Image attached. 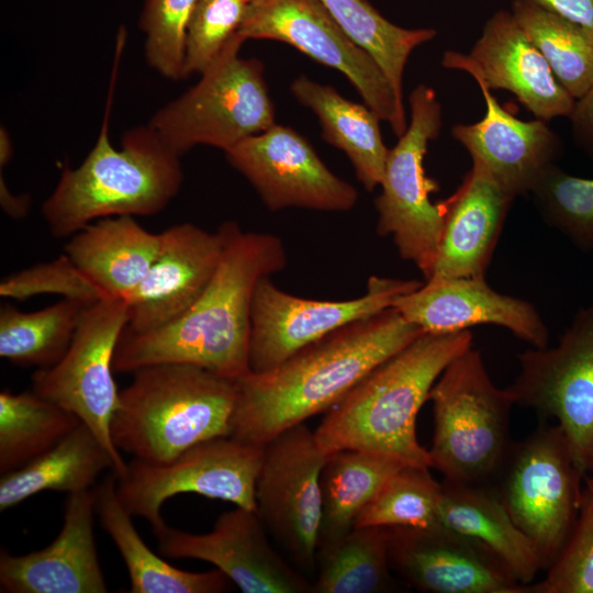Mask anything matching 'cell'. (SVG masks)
Wrapping results in <instances>:
<instances>
[{
	"label": "cell",
	"mask_w": 593,
	"mask_h": 593,
	"mask_svg": "<svg viewBox=\"0 0 593 593\" xmlns=\"http://www.w3.org/2000/svg\"><path fill=\"white\" fill-rule=\"evenodd\" d=\"M423 333L391 306L332 332L268 371L248 373L236 381L230 436L265 445L327 412Z\"/></svg>",
	"instance_id": "obj_1"
},
{
	"label": "cell",
	"mask_w": 593,
	"mask_h": 593,
	"mask_svg": "<svg viewBox=\"0 0 593 593\" xmlns=\"http://www.w3.org/2000/svg\"><path fill=\"white\" fill-rule=\"evenodd\" d=\"M287 266L282 240L269 233L244 232L230 221L227 242L210 283L172 322L145 333L122 332L114 372L157 363H187L238 381L248 373L250 309L262 277Z\"/></svg>",
	"instance_id": "obj_2"
},
{
	"label": "cell",
	"mask_w": 593,
	"mask_h": 593,
	"mask_svg": "<svg viewBox=\"0 0 593 593\" xmlns=\"http://www.w3.org/2000/svg\"><path fill=\"white\" fill-rule=\"evenodd\" d=\"M472 339L468 329L421 334L326 412L314 430L317 447L325 455L359 449L432 468L416 418L441 372Z\"/></svg>",
	"instance_id": "obj_3"
},
{
	"label": "cell",
	"mask_w": 593,
	"mask_h": 593,
	"mask_svg": "<svg viewBox=\"0 0 593 593\" xmlns=\"http://www.w3.org/2000/svg\"><path fill=\"white\" fill-rule=\"evenodd\" d=\"M122 48H116L109 99L94 146L76 168H65L42 204L56 238L70 237L88 224L120 215H153L178 194L183 182L180 156L147 124L128 130L116 149L109 137L113 88Z\"/></svg>",
	"instance_id": "obj_4"
},
{
	"label": "cell",
	"mask_w": 593,
	"mask_h": 593,
	"mask_svg": "<svg viewBox=\"0 0 593 593\" xmlns=\"http://www.w3.org/2000/svg\"><path fill=\"white\" fill-rule=\"evenodd\" d=\"M132 373L110 425L120 451L165 463L199 443L230 435L236 381L187 363L150 365Z\"/></svg>",
	"instance_id": "obj_5"
},
{
	"label": "cell",
	"mask_w": 593,
	"mask_h": 593,
	"mask_svg": "<svg viewBox=\"0 0 593 593\" xmlns=\"http://www.w3.org/2000/svg\"><path fill=\"white\" fill-rule=\"evenodd\" d=\"M434 434L432 468L444 480L492 484L513 443L507 388L492 381L473 347L455 358L430 390Z\"/></svg>",
	"instance_id": "obj_6"
},
{
	"label": "cell",
	"mask_w": 593,
	"mask_h": 593,
	"mask_svg": "<svg viewBox=\"0 0 593 593\" xmlns=\"http://www.w3.org/2000/svg\"><path fill=\"white\" fill-rule=\"evenodd\" d=\"M244 42L236 33L197 85L150 119L148 125L178 156L198 145L226 152L276 124L264 65L239 56Z\"/></svg>",
	"instance_id": "obj_7"
},
{
	"label": "cell",
	"mask_w": 593,
	"mask_h": 593,
	"mask_svg": "<svg viewBox=\"0 0 593 593\" xmlns=\"http://www.w3.org/2000/svg\"><path fill=\"white\" fill-rule=\"evenodd\" d=\"M583 477L562 427L540 423L526 438L512 443L491 484L545 571L572 534Z\"/></svg>",
	"instance_id": "obj_8"
},
{
	"label": "cell",
	"mask_w": 593,
	"mask_h": 593,
	"mask_svg": "<svg viewBox=\"0 0 593 593\" xmlns=\"http://www.w3.org/2000/svg\"><path fill=\"white\" fill-rule=\"evenodd\" d=\"M411 120L389 150L381 192L374 200L377 234L391 236L400 257L413 262L427 280L435 266L443 217L430 194L439 184L426 176L428 144L439 136L441 104L433 88L419 83L409 97Z\"/></svg>",
	"instance_id": "obj_9"
},
{
	"label": "cell",
	"mask_w": 593,
	"mask_h": 593,
	"mask_svg": "<svg viewBox=\"0 0 593 593\" xmlns=\"http://www.w3.org/2000/svg\"><path fill=\"white\" fill-rule=\"evenodd\" d=\"M127 322L128 303L123 299L88 304L61 359L32 376L33 392L76 415L98 437L114 461L118 478L127 463L110 432L120 394L113 379V358Z\"/></svg>",
	"instance_id": "obj_10"
},
{
	"label": "cell",
	"mask_w": 593,
	"mask_h": 593,
	"mask_svg": "<svg viewBox=\"0 0 593 593\" xmlns=\"http://www.w3.org/2000/svg\"><path fill=\"white\" fill-rule=\"evenodd\" d=\"M264 451L265 445L227 435L199 443L165 463L134 458L124 474L116 477V491L127 511L150 526L164 522L163 504L182 493L256 511V482Z\"/></svg>",
	"instance_id": "obj_11"
},
{
	"label": "cell",
	"mask_w": 593,
	"mask_h": 593,
	"mask_svg": "<svg viewBox=\"0 0 593 593\" xmlns=\"http://www.w3.org/2000/svg\"><path fill=\"white\" fill-rule=\"evenodd\" d=\"M517 358L519 372L506 387L515 405L555 418L581 473L593 471V303L575 313L557 346Z\"/></svg>",
	"instance_id": "obj_12"
},
{
	"label": "cell",
	"mask_w": 593,
	"mask_h": 593,
	"mask_svg": "<svg viewBox=\"0 0 593 593\" xmlns=\"http://www.w3.org/2000/svg\"><path fill=\"white\" fill-rule=\"evenodd\" d=\"M237 33L246 41L289 44L340 71L367 107L400 137L407 128L405 108L373 57L351 40L317 0H256L248 3Z\"/></svg>",
	"instance_id": "obj_13"
},
{
	"label": "cell",
	"mask_w": 593,
	"mask_h": 593,
	"mask_svg": "<svg viewBox=\"0 0 593 593\" xmlns=\"http://www.w3.org/2000/svg\"><path fill=\"white\" fill-rule=\"evenodd\" d=\"M423 282L372 276L358 298L328 301L300 298L278 288L270 277L256 284L250 309V372L268 371L303 347L350 323L370 317Z\"/></svg>",
	"instance_id": "obj_14"
},
{
	"label": "cell",
	"mask_w": 593,
	"mask_h": 593,
	"mask_svg": "<svg viewBox=\"0 0 593 593\" xmlns=\"http://www.w3.org/2000/svg\"><path fill=\"white\" fill-rule=\"evenodd\" d=\"M328 455L300 423L265 444L256 513L301 570L316 569L322 519L321 472Z\"/></svg>",
	"instance_id": "obj_15"
},
{
	"label": "cell",
	"mask_w": 593,
	"mask_h": 593,
	"mask_svg": "<svg viewBox=\"0 0 593 593\" xmlns=\"http://www.w3.org/2000/svg\"><path fill=\"white\" fill-rule=\"evenodd\" d=\"M224 154L270 211L346 212L358 201L355 187L333 174L307 139L289 126L275 124Z\"/></svg>",
	"instance_id": "obj_16"
},
{
	"label": "cell",
	"mask_w": 593,
	"mask_h": 593,
	"mask_svg": "<svg viewBox=\"0 0 593 593\" xmlns=\"http://www.w3.org/2000/svg\"><path fill=\"white\" fill-rule=\"evenodd\" d=\"M158 550L169 558L210 562L244 593H311L312 584L270 545L256 511L236 506L221 514L211 532L193 534L152 526Z\"/></svg>",
	"instance_id": "obj_17"
},
{
	"label": "cell",
	"mask_w": 593,
	"mask_h": 593,
	"mask_svg": "<svg viewBox=\"0 0 593 593\" xmlns=\"http://www.w3.org/2000/svg\"><path fill=\"white\" fill-rule=\"evenodd\" d=\"M443 67L480 78L491 90H506L535 115L569 116L574 98L532 43L511 11L497 10L484 23L469 54L446 51Z\"/></svg>",
	"instance_id": "obj_18"
},
{
	"label": "cell",
	"mask_w": 593,
	"mask_h": 593,
	"mask_svg": "<svg viewBox=\"0 0 593 593\" xmlns=\"http://www.w3.org/2000/svg\"><path fill=\"white\" fill-rule=\"evenodd\" d=\"M392 572L426 593H528L511 572L473 540L440 525L388 527Z\"/></svg>",
	"instance_id": "obj_19"
},
{
	"label": "cell",
	"mask_w": 593,
	"mask_h": 593,
	"mask_svg": "<svg viewBox=\"0 0 593 593\" xmlns=\"http://www.w3.org/2000/svg\"><path fill=\"white\" fill-rule=\"evenodd\" d=\"M230 221L215 232L192 223L160 233V245L146 276L128 300L125 331L145 333L183 314L203 293L221 261Z\"/></svg>",
	"instance_id": "obj_20"
},
{
	"label": "cell",
	"mask_w": 593,
	"mask_h": 593,
	"mask_svg": "<svg viewBox=\"0 0 593 593\" xmlns=\"http://www.w3.org/2000/svg\"><path fill=\"white\" fill-rule=\"evenodd\" d=\"M424 333H451L475 325L508 329L534 348L548 346L549 331L535 305L503 294L480 278H429L393 305Z\"/></svg>",
	"instance_id": "obj_21"
},
{
	"label": "cell",
	"mask_w": 593,
	"mask_h": 593,
	"mask_svg": "<svg viewBox=\"0 0 593 593\" xmlns=\"http://www.w3.org/2000/svg\"><path fill=\"white\" fill-rule=\"evenodd\" d=\"M93 489L69 494L63 526L45 548L0 552V584L10 593H105L94 539Z\"/></svg>",
	"instance_id": "obj_22"
},
{
	"label": "cell",
	"mask_w": 593,
	"mask_h": 593,
	"mask_svg": "<svg viewBox=\"0 0 593 593\" xmlns=\"http://www.w3.org/2000/svg\"><path fill=\"white\" fill-rule=\"evenodd\" d=\"M472 78L484 98V116L472 124H455L451 136L467 149L472 164L508 192L529 194L539 176L562 156V139L546 121L515 118L480 78Z\"/></svg>",
	"instance_id": "obj_23"
},
{
	"label": "cell",
	"mask_w": 593,
	"mask_h": 593,
	"mask_svg": "<svg viewBox=\"0 0 593 593\" xmlns=\"http://www.w3.org/2000/svg\"><path fill=\"white\" fill-rule=\"evenodd\" d=\"M515 198L472 164L455 192L438 202L443 226L429 278L485 277Z\"/></svg>",
	"instance_id": "obj_24"
},
{
	"label": "cell",
	"mask_w": 593,
	"mask_h": 593,
	"mask_svg": "<svg viewBox=\"0 0 593 593\" xmlns=\"http://www.w3.org/2000/svg\"><path fill=\"white\" fill-rule=\"evenodd\" d=\"M160 233L131 215L97 220L74 235L65 254L108 299L128 302L155 260Z\"/></svg>",
	"instance_id": "obj_25"
},
{
	"label": "cell",
	"mask_w": 593,
	"mask_h": 593,
	"mask_svg": "<svg viewBox=\"0 0 593 593\" xmlns=\"http://www.w3.org/2000/svg\"><path fill=\"white\" fill-rule=\"evenodd\" d=\"M437 525L482 546L523 585L542 570L538 555L490 484L441 481Z\"/></svg>",
	"instance_id": "obj_26"
},
{
	"label": "cell",
	"mask_w": 593,
	"mask_h": 593,
	"mask_svg": "<svg viewBox=\"0 0 593 593\" xmlns=\"http://www.w3.org/2000/svg\"><path fill=\"white\" fill-rule=\"evenodd\" d=\"M96 515L118 548L130 578L132 593H221L233 582L219 569L190 572L174 567L149 549L136 530L132 514L116 491V475L105 477L94 489Z\"/></svg>",
	"instance_id": "obj_27"
},
{
	"label": "cell",
	"mask_w": 593,
	"mask_h": 593,
	"mask_svg": "<svg viewBox=\"0 0 593 593\" xmlns=\"http://www.w3.org/2000/svg\"><path fill=\"white\" fill-rule=\"evenodd\" d=\"M290 89L317 116L322 138L346 154L362 187L369 192L380 187L390 149L383 143L377 113L306 76L295 78Z\"/></svg>",
	"instance_id": "obj_28"
},
{
	"label": "cell",
	"mask_w": 593,
	"mask_h": 593,
	"mask_svg": "<svg viewBox=\"0 0 593 593\" xmlns=\"http://www.w3.org/2000/svg\"><path fill=\"white\" fill-rule=\"evenodd\" d=\"M114 461L98 437L82 423L52 449L16 470L1 474L0 511L44 492L69 494L92 489Z\"/></svg>",
	"instance_id": "obj_29"
},
{
	"label": "cell",
	"mask_w": 593,
	"mask_h": 593,
	"mask_svg": "<svg viewBox=\"0 0 593 593\" xmlns=\"http://www.w3.org/2000/svg\"><path fill=\"white\" fill-rule=\"evenodd\" d=\"M403 466L394 458L359 449L327 456L321 472L320 542L347 534L363 507Z\"/></svg>",
	"instance_id": "obj_30"
},
{
	"label": "cell",
	"mask_w": 593,
	"mask_h": 593,
	"mask_svg": "<svg viewBox=\"0 0 593 593\" xmlns=\"http://www.w3.org/2000/svg\"><path fill=\"white\" fill-rule=\"evenodd\" d=\"M388 527L354 526L344 536L320 542L311 593H382L394 589Z\"/></svg>",
	"instance_id": "obj_31"
},
{
	"label": "cell",
	"mask_w": 593,
	"mask_h": 593,
	"mask_svg": "<svg viewBox=\"0 0 593 593\" xmlns=\"http://www.w3.org/2000/svg\"><path fill=\"white\" fill-rule=\"evenodd\" d=\"M67 299L33 312L10 304L0 309V356L18 366L47 368L67 351L86 306Z\"/></svg>",
	"instance_id": "obj_32"
},
{
	"label": "cell",
	"mask_w": 593,
	"mask_h": 593,
	"mask_svg": "<svg viewBox=\"0 0 593 593\" xmlns=\"http://www.w3.org/2000/svg\"><path fill=\"white\" fill-rule=\"evenodd\" d=\"M80 421L59 405L27 391L0 393V473L24 467L52 449Z\"/></svg>",
	"instance_id": "obj_33"
},
{
	"label": "cell",
	"mask_w": 593,
	"mask_h": 593,
	"mask_svg": "<svg viewBox=\"0 0 593 593\" xmlns=\"http://www.w3.org/2000/svg\"><path fill=\"white\" fill-rule=\"evenodd\" d=\"M511 12L563 88L580 98L593 81V31L532 0H513Z\"/></svg>",
	"instance_id": "obj_34"
},
{
	"label": "cell",
	"mask_w": 593,
	"mask_h": 593,
	"mask_svg": "<svg viewBox=\"0 0 593 593\" xmlns=\"http://www.w3.org/2000/svg\"><path fill=\"white\" fill-rule=\"evenodd\" d=\"M336 23L378 63L403 103V75L412 52L432 41L435 29H405L385 19L368 0H317Z\"/></svg>",
	"instance_id": "obj_35"
},
{
	"label": "cell",
	"mask_w": 593,
	"mask_h": 593,
	"mask_svg": "<svg viewBox=\"0 0 593 593\" xmlns=\"http://www.w3.org/2000/svg\"><path fill=\"white\" fill-rule=\"evenodd\" d=\"M441 482L428 467L403 466L363 507L354 526L427 528L437 525Z\"/></svg>",
	"instance_id": "obj_36"
},
{
	"label": "cell",
	"mask_w": 593,
	"mask_h": 593,
	"mask_svg": "<svg viewBox=\"0 0 593 593\" xmlns=\"http://www.w3.org/2000/svg\"><path fill=\"white\" fill-rule=\"evenodd\" d=\"M541 220L575 248L593 251V179L550 165L529 192Z\"/></svg>",
	"instance_id": "obj_37"
},
{
	"label": "cell",
	"mask_w": 593,
	"mask_h": 593,
	"mask_svg": "<svg viewBox=\"0 0 593 593\" xmlns=\"http://www.w3.org/2000/svg\"><path fill=\"white\" fill-rule=\"evenodd\" d=\"M199 0H145L139 27L146 63L160 76L183 78L187 27Z\"/></svg>",
	"instance_id": "obj_38"
},
{
	"label": "cell",
	"mask_w": 593,
	"mask_h": 593,
	"mask_svg": "<svg viewBox=\"0 0 593 593\" xmlns=\"http://www.w3.org/2000/svg\"><path fill=\"white\" fill-rule=\"evenodd\" d=\"M528 593H593V471L583 477L579 513L572 534L544 580Z\"/></svg>",
	"instance_id": "obj_39"
},
{
	"label": "cell",
	"mask_w": 593,
	"mask_h": 593,
	"mask_svg": "<svg viewBox=\"0 0 593 593\" xmlns=\"http://www.w3.org/2000/svg\"><path fill=\"white\" fill-rule=\"evenodd\" d=\"M248 3L244 0H199L190 18L183 78L202 74L237 33Z\"/></svg>",
	"instance_id": "obj_40"
},
{
	"label": "cell",
	"mask_w": 593,
	"mask_h": 593,
	"mask_svg": "<svg viewBox=\"0 0 593 593\" xmlns=\"http://www.w3.org/2000/svg\"><path fill=\"white\" fill-rule=\"evenodd\" d=\"M44 293L85 302L108 299L65 253L54 260L7 276L0 282L2 298L22 301Z\"/></svg>",
	"instance_id": "obj_41"
},
{
	"label": "cell",
	"mask_w": 593,
	"mask_h": 593,
	"mask_svg": "<svg viewBox=\"0 0 593 593\" xmlns=\"http://www.w3.org/2000/svg\"><path fill=\"white\" fill-rule=\"evenodd\" d=\"M568 119L574 143L593 158V81L588 90L574 100Z\"/></svg>",
	"instance_id": "obj_42"
},
{
	"label": "cell",
	"mask_w": 593,
	"mask_h": 593,
	"mask_svg": "<svg viewBox=\"0 0 593 593\" xmlns=\"http://www.w3.org/2000/svg\"><path fill=\"white\" fill-rule=\"evenodd\" d=\"M538 5L593 31V0H532Z\"/></svg>",
	"instance_id": "obj_43"
},
{
	"label": "cell",
	"mask_w": 593,
	"mask_h": 593,
	"mask_svg": "<svg viewBox=\"0 0 593 593\" xmlns=\"http://www.w3.org/2000/svg\"><path fill=\"white\" fill-rule=\"evenodd\" d=\"M0 203L3 211L12 219H23L27 215L31 199L29 195L14 194L5 183L3 174L0 175Z\"/></svg>",
	"instance_id": "obj_44"
},
{
	"label": "cell",
	"mask_w": 593,
	"mask_h": 593,
	"mask_svg": "<svg viewBox=\"0 0 593 593\" xmlns=\"http://www.w3.org/2000/svg\"><path fill=\"white\" fill-rule=\"evenodd\" d=\"M13 156V144L8 131L0 128V166L1 168L9 164Z\"/></svg>",
	"instance_id": "obj_45"
},
{
	"label": "cell",
	"mask_w": 593,
	"mask_h": 593,
	"mask_svg": "<svg viewBox=\"0 0 593 593\" xmlns=\"http://www.w3.org/2000/svg\"><path fill=\"white\" fill-rule=\"evenodd\" d=\"M244 1L247 2V3H251V2H254L256 0H244Z\"/></svg>",
	"instance_id": "obj_46"
}]
</instances>
